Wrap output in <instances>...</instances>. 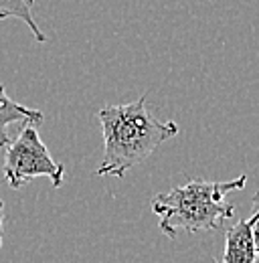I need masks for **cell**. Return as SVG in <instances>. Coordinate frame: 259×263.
Masks as SVG:
<instances>
[{"mask_svg": "<svg viewBox=\"0 0 259 263\" xmlns=\"http://www.w3.org/2000/svg\"><path fill=\"white\" fill-rule=\"evenodd\" d=\"M2 239H4V202L0 198V247H2Z\"/></svg>", "mask_w": 259, "mask_h": 263, "instance_id": "obj_8", "label": "cell"}, {"mask_svg": "<svg viewBox=\"0 0 259 263\" xmlns=\"http://www.w3.org/2000/svg\"><path fill=\"white\" fill-rule=\"evenodd\" d=\"M45 120L41 109H32L23 103H16L14 99L6 96L4 85H0V148L10 144L8 138V126L16 124V122H32V124H41Z\"/></svg>", "mask_w": 259, "mask_h": 263, "instance_id": "obj_5", "label": "cell"}, {"mask_svg": "<svg viewBox=\"0 0 259 263\" xmlns=\"http://www.w3.org/2000/svg\"><path fill=\"white\" fill-rule=\"evenodd\" d=\"M253 223H255V211L251 213L249 219H243L227 229L225 249L219 263H257L255 245H253Z\"/></svg>", "mask_w": 259, "mask_h": 263, "instance_id": "obj_4", "label": "cell"}, {"mask_svg": "<svg viewBox=\"0 0 259 263\" xmlns=\"http://www.w3.org/2000/svg\"><path fill=\"white\" fill-rule=\"evenodd\" d=\"M247 184V176L241 174L233 180H189L168 193H160L152 200V213L160 219V231L168 239H176L178 233L217 231L235 215V206L225 197L233 191H241Z\"/></svg>", "mask_w": 259, "mask_h": 263, "instance_id": "obj_2", "label": "cell"}, {"mask_svg": "<svg viewBox=\"0 0 259 263\" xmlns=\"http://www.w3.org/2000/svg\"><path fill=\"white\" fill-rule=\"evenodd\" d=\"M32 4H34V0H0V21L18 18L31 29L32 36L39 43H47V34L41 31V27L36 25V21L32 16Z\"/></svg>", "mask_w": 259, "mask_h": 263, "instance_id": "obj_6", "label": "cell"}, {"mask_svg": "<svg viewBox=\"0 0 259 263\" xmlns=\"http://www.w3.org/2000/svg\"><path fill=\"white\" fill-rule=\"evenodd\" d=\"M253 211H255V223H253V245H255V261L259 263V191L253 197Z\"/></svg>", "mask_w": 259, "mask_h": 263, "instance_id": "obj_7", "label": "cell"}, {"mask_svg": "<svg viewBox=\"0 0 259 263\" xmlns=\"http://www.w3.org/2000/svg\"><path fill=\"white\" fill-rule=\"evenodd\" d=\"M146 93L124 105H107L97 111L103 134V158L97 176L124 178L142 164L160 144L178 134L176 122H160L148 107Z\"/></svg>", "mask_w": 259, "mask_h": 263, "instance_id": "obj_1", "label": "cell"}, {"mask_svg": "<svg viewBox=\"0 0 259 263\" xmlns=\"http://www.w3.org/2000/svg\"><path fill=\"white\" fill-rule=\"evenodd\" d=\"M45 176L53 182L55 189L63 184L65 166L57 162L45 142L41 140L36 124L27 122L16 140L6 146L4 154V178L10 189H21L32 178Z\"/></svg>", "mask_w": 259, "mask_h": 263, "instance_id": "obj_3", "label": "cell"}]
</instances>
